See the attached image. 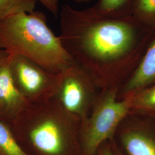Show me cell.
Listing matches in <instances>:
<instances>
[{
	"label": "cell",
	"instance_id": "1",
	"mask_svg": "<svg viewBox=\"0 0 155 155\" xmlns=\"http://www.w3.org/2000/svg\"><path fill=\"white\" fill-rule=\"evenodd\" d=\"M60 27L63 47L93 77L130 75L155 34L131 15L103 16L68 5L61 7Z\"/></svg>",
	"mask_w": 155,
	"mask_h": 155
},
{
	"label": "cell",
	"instance_id": "2",
	"mask_svg": "<svg viewBox=\"0 0 155 155\" xmlns=\"http://www.w3.org/2000/svg\"><path fill=\"white\" fill-rule=\"evenodd\" d=\"M81 123L51 98L29 103L9 126L27 155H83Z\"/></svg>",
	"mask_w": 155,
	"mask_h": 155
},
{
	"label": "cell",
	"instance_id": "3",
	"mask_svg": "<svg viewBox=\"0 0 155 155\" xmlns=\"http://www.w3.org/2000/svg\"><path fill=\"white\" fill-rule=\"evenodd\" d=\"M0 45L9 54L27 58L55 74L75 62L41 12L22 13L0 20Z\"/></svg>",
	"mask_w": 155,
	"mask_h": 155
},
{
	"label": "cell",
	"instance_id": "4",
	"mask_svg": "<svg viewBox=\"0 0 155 155\" xmlns=\"http://www.w3.org/2000/svg\"><path fill=\"white\" fill-rule=\"evenodd\" d=\"M118 89H109L95 100L88 117L81 123L80 140L83 155H97L100 147L114 139L117 129L130 113L129 100L117 98Z\"/></svg>",
	"mask_w": 155,
	"mask_h": 155
},
{
	"label": "cell",
	"instance_id": "5",
	"mask_svg": "<svg viewBox=\"0 0 155 155\" xmlns=\"http://www.w3.org/2000/svg\"><path fill=\"white\" fill-rule=\"evenodd\" d=\"M52 98L82 122L89 116L95 101L93 77L75 61L58 74Z\"/></svg>",
	"mask_w": 155,
	"mask_h": 155
},
{
	"label": "cell",
	"instance_id": "6",
	"mask_svg": "<svg viewBox=\"0 0 155 155\" xmlns=\"http://www.w3.org/2000/svg\"><path fill=\"white\" fill-rule=\"evenodd\" d=\"M8 64L13 82L28 103L53 97L58 74L49 72L22 56L9 54Z\"/></svg>",
	"mask_w": 155,
	"mask_h": 155
},
{
	"label": "cell",
	"instance_id": "7",
	"mask_svg": "<svg viewBox=\"0 0 155 155\" xmlns=\"http://www.w3.org/2000/svg\"><path fill=\"white\" fill-rule=\"evenodd\" d=\"M119 143L124 155H155V118L146 116L122 130Z\"/></svg>",
	"mask_w": 155,
	"mask_h": 155
},
{
	"label": "cell",
	"instance_id": "8",
	"mask_svg": "<svg viewBox=\"0 0 155 155\" xmlns=\"http://www.w3.org/2000/svg\"><path fill=\"white\" fill-rule=\"evenodd\" d=\"M8 59L0 67V121L10 125L29 103L20 94L12 80Z\"/></svg>",
	"mask_w": 155,
	"mask_h": 155
},
{
	"label": "cell",
	"instance_id": "9",
	"mask_svg": "<svg viewBox=\"0 0 155 155\" xmlns=\"http://www.w3.org/2000/svg\"><path fill=\"white\" fill-rule=\"evenodd\" d=\"M155 82V34L130 75L122 91V98Z\"/></svg>",
	"mask_w": 155,
	"mask_h": 155
},
{
	"label": "cell",
	"instance_id": "10",
	"mask_svg": "<svg viewBox=\"0 0 155 155\" xmlns=\"http://www.w3.org/2000/svg\"><path fill=\"white\" fill-rule=\"evenodd\" d=\"M124 98L129 100L130 113L155 118V82Z\"/></svg>",
	"mask_w": 155,
	"mask_h": 155
},
{
	"label": "cell",
	"instance_id": "11",
	"mask_svg": "<svg viewBox=\"0 0 155 155\" xmlns=\"http://www.w3.org/2000/svg\"><path fill=\"white\" fill-rule=\"evenodd\" d=\"M133 0H98L89 8L95 14L109 17H122L130 15Z\"/></svg>",
	"mask_w": 155,
	"mask_h": 155
},
{
	"label": "cell",
	"instance_id": "12",
	"mask_svg": "<svg viewBox=\"0 0 155 155\" xmlns=\"http://www.w3.org/2000/svg\"><path fill=\"white\" fill-rule=\"evenodd\" d=\"M130 15L144 25L155 29V0H133Z\"/></svg>",
	"mask_w": 155,
	"mask_h": 155
},
{
	"label": "cell",
	"instance_id": "13",
	"mask_svg": "<svg viewBox=\"0 0 155 155\" xmlns=\"http://www.w3.org/2000/svg\"><path fill=\"white\" fill-rule=\"evenodd\" d=\"M36 0H0V20L22 13L35 11Z\"/></svg>",
	"mask_w": 155,
	"mask_h": 155
},
{
	"label": "cell",
	"instance_id": "14",
	"mask_svg": "<svg viewBox=\"0 0 155 155\" xmlns=\"http://www.w3.org/2000/svg\"><path fill=\"white\" fill-rule=\"evenodd\" d=\"M0 155H27L17 143L10 126L0 121Z\"/></svg>",
	"mask_w": 155,
	"mask_h": 155
},
{
	"label": "cell",
	"instance_id": "15",
	"mask_svg": "<svg viewBox=\"0 0 155 155\" xmlns=\"http://www.w3.org/2000/svg\"><path fill=\"white\" fill-rule=\"evenodd\" d=\"M55 16L59 13V0H36Z\"/></svg>",
	"mask_w": 155,
	"mask_h": 155
},
{
	"label": "cell",
	"instance_id": "16",
	"mask_svg": "<svg viewBox=\"0 0 155 155\" xmlns=\"http://www.w3.org/2000/svg\"><path fill=\"white\" fill-rule=\"evenodd\" d=\"M97 155H116L112 148L110 141L104 143L100 147Z\"/></svg>",
	"mask_w": 155,
	"mask_h": 155
},
{
	"label": "cell",
	"instance_id": "17",
	"mask_svg": "<svg viewBox=\"0 0 155 155\" xmlns=\"http://www.w3.org/2000/svg\"><path fill=\"white\" fill-rule=\"evenodd\" d=\"M9 56V54L3 49L0 50V67L7 61Z\"/></svg>",
	"mask_w": 155,
	"mask_h": 155
},
{
	"label": "cell",
	"instance_id": "18",
	"mask_svg": "<svg viewBox=\"0 0 155 155\" xmlns=\"http://www.w3.org/2000/svg\"><path fill=\"white\" fill-rule=\"evenodd\" d=\"M110 141L111 145L112 147V148L114 150V152L116 155H124V154L122 153L121 150L119 148L118 145L117 144L116 142L114 139Z\"/></svg>",
	"mask_w": 155,
	"mask_h": 155
},
{
	"label": "cell",
	"instance_id": "19",
	"mask_svg": "<svg viewBox=\"0 0 155 155\" xmlns=\"http://www.w3.org/2000/svg\"><path fill=\"white\" fill-rule=\"evenodd\" d=\"M74 2H78V3H83V2H89L90 0H71Z\"/></svg>",
	"mask_w": 155,
	"mask_h": 155
},
{
	"label": "cell",
	"instance_id": "20",
	"mask_svg": "<svg viewBox=\"0 0 155 155\" xmlns=\"http://www.w3.org/2000/svg\"><path fill=\"white\" fill-rule=\"evenodd\" d=\"M1 45H0V50H1Z\"/></svg>",
	"mask_w": 155,
	"mask_h": 155
}]
</instances>
